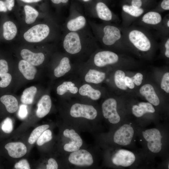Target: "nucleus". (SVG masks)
Wrapping results in <instances>:
<instances>
[{
    "mask_svg": "<svg viewBox=\"0 0 169 169\" xmlns=\"http://www.w3.org/2000/svg\"><path fill=\"white\" fill-rule=\"evenodd\" d=\"M18 68L26 79L31 80L34 79L37 72L34 66L23 59L19 62Z\"/></svg>",
    "mask_w": 169,
    "mask_h": 169,
    "instance_id": "nucleus-21",
    "label": "nucleus"
},
{
    "mask_svg": "<svg viewBox=\"0 0 169 169\" xmlns=\"http://www.w3.org/2000/svg\"><path fill=\"white\" fill-rule=\"evenodd\" d=\"M49 127L47 124L43 125L38 126L35 128L31 133L28 139V142L31 145L33 144L46 130Z\"/></svg>",
    "mask_w": 169,
    "mask_h": 169,
    "instance_id": "nucleus-30",
    "label": "nucleus"
},
{
    "mask_svg": "<svg viewBox=\"0 0 169 169\" xmlns=\"http://www.w3.org/2000/svg\"><path fill=\"white\" fill-rule=\"evenodd\" d=\"M140 93L152 105L157 106L159 104L160 100L151 85L147 84L143 85L140 90Z\"/></svg>",
    "mask_w": 169,
    "mask_h": 169,
    "instance_id": "nucleus-19",
    "label": "nucleus"
},
{
    "mask_svg": "<svg viewBox=\"0 0 169 169\" xmlns=\"http://www.w3.org/2000/svg\"><path fill=\"white\" fill-rule=\"evenodd\" d=\"M90 0H83V1L84 2H88Z\"/></svg>",
    "mask_w": 169,
    "mask_h": 169,
    "instance_id": "nucleus-50",
    "label": "nucleus"
},
{
    "mask_svg": "<svg viewBox=\"0 0 169 169\" xmlns=\"http://www.w3.org/2000/svg\"><path fill=\"white\" fill-rule=\"evenodd\" d=\"M65 32H78L89 28L88 20L80 12L75 10L70 11L65 23Z\"/></svg>",
    "mask_w": 169,
    "mask_h": 169,
    "instance_id": "nucleus-4",
    "label": "nucleus"
},
{
    "mask_svg": "<svg viewBox=\"0 0 169 169\" xmlns=\"http://www.w3.org/2000/svg\"><path fill=\"white\" fill-rule=\"evenodd\" d=\"M7 8L9 11L12 9L13 8L14 6V0H6L4 2Z\"/></svg>",
    "mask_w": 169,
    "mask_h": 169,
    "instance_id": "nucleus-46",
    "label": "nucleus"
},
{
    "mask_svg": "<svg viewBox=\"0 0 169 169\" xmlns=\"http://www.w3.org/2000/svg\"><path fill=\"white\" fill-rule=\"evenodd\" d=\"M136 156L134 153L129 150L120 149L113 156L112 161L117 166L127 167L131 165L135 161Z\"/></svg>",
    "mask_w": 169,
    "mask_h": 169,
    "instance_id": "nucleus-14",
    "label": "nucleus"
},
{
    "mask_svg": "<svg viewBox=\"0 0 169 169\" xmlns=\"http://www.w3.org/2000/svg\"><path fill=\"white\" fill-rule=\"evenodd\" d=\"M52 138V133L50 130H45L36 141L37 145L41 146L44 143L51 141Z\"/></svg>",
    "mask_w": 169,
    "mask_h": 169,
    "instance_id": "nucleus-35",
    "label": "nucleus"
},
{
    "mask_svg": "<svg viewBox=\"0 0 169 169\" xmlns=\"http://www.w3.org/2000/svg\"><path fill=\"white\" fill-rule=\"evenodd\" d=\"M3 36L5 39L11 40L16 36L17 33V28L16 25L13 22L8 21L3 24Z\"/></svg>",
    "mask_w": 169,
    "mask_h": 169,
    "instance_id": "nucleus-27",
    "label": "nucleus"
},
{
    "mask_svg": "<svg viewBox=\"0 0 169 169\" xmlns=\"http://www.w3.org/2000/svg\"><path fill=\"white\" fill-rule=\"evenodd\" d=\"M37 92V88L32 86L25 89L21 96V102L25 105L32 104Z\"/></svg>",
    "mask_w": 169,
    "mask_h": 169,
    "instance_id": "nucleus-28",
    "label": "nucleus"
},
{
    "mask_svg": "<svg viewBox=\"0 0 169 169\" xmlns=\"http://www.w3.org/2000/svg\"><path fill=\"white\" fill-rule=\"evenodd\" d=\"M8 67L7 62L4 59L0 60V74L7 73Z\"/></svg>",
    "mask_w": 169,
    "mask_h": 169,
    "instance_id": "nucleus-42",
    "label": "nucleus"
},
{
    "mask_svg": "<svg viewBox=\"0 0 169 169\" xmlns=\"http://www.w3.org/2000/svg\"><path fill=\"white\" fill-rule=\"evenodd\" d=\"M28 113L26 105L24 104L21 105L20 106L18 113L19 118L22 119H25L27 117Z\"/></svg>",
    "mask_w": 169,
    "mask_h": 169,
    "instance_id": "nucleus-40",
    "label": "nucleus"
},
{
    "mask_svg": "<svg viewBox=\"0 0 169 169\" xmlns=\"http://www.w3.org/2000/svg\"><path fill=\"white\" fill-rule=\"evenodd\" d=\"M63 135L64 136L70 138L71 140L69 143L64 145V149L65 151L73 152L79 149L82 145V140L74 130L66 129L64 131Z\"/></svg>",
    "mask_w": 169,
    "mask_h": 169,
    "instance_id": "nucleus-16",
    "label": "nucleus"
},
{
    "mask_svg": "<svg viewBox=\"0 0 169 169\" xmlns=\"http://www.w3.org/2000/svg\"><path fill=\"white\" fill-rule=\"evenodd\" d=\"M78 91L81 95L87 96L94 100H99L101 95V92L99 90L94 89L88 84L83 85L79 88Z\"/></svg>",
    "mask_w": 169,
    "mask_h": 169,
    "instance_id": "nucleus-26",
    "label": "nucleus"
},
{
    "mask_svg": "<svg viewBox=\"0 0 169 169\" xmlns=\"http://www.w3.org/2000/svg\"><path fill=\"white\" fill-rule=\"evenodd\" d=\"M143 77V75L141 74L138 73L131 78L134 84L139 86L140 85L142 82Z\"/></svg>",
    "mask_w": 169,
    "mask_h": 169,
    "instance_id": "nucleus-41",
    "label": "nucleus"
},
{
    "mask_svg": "<svg viewBox=\"0 0 169 169\" xmlns=\"http://www.w3.org/2000/svg\"><path fill=\"white\" fill-rule=\"evenodd\" d=\"M14 168L17 169H30L31 168L28 161L23 159L16 163L14 165Z\"/></svg>",
    "mask_w": 169,
    "mask_h": 169,
    "instance_id": "nucleus-38",
    "label": "nucleus"
},
{
    "mask_svg": "<svg viewBox=\"0 0 169 169\" xmlns=\"http://www.w3.org/2000/svg\"><path fill=\"white\" fill-rule=\"evenodd\" d=\"M71 69L70 59L66 55L61 59L59 64L54 69V74L56 77H61L68 72Z\"/></svg>",
    "mask_w": 169,
    "mask_h": 169,
    "instance_id": "nucleus-23",
    "label": "nucleus"
},
{
    "mask_svg": "<svg viewBox=\"0 0 169 169\" xmlns=\"http://www.w3.org/2000/svg\"><path fill=\"white\" fill-rule=\"evenodd\" d=\"M78 88L75 84L70 81H66L59 85L56 89L57 94L59 95H63L68 91L73 94H76L78 91Z\"/></svg>",
    "mask_w": 169,
    "mask_h": 169,
    "instance_id": "nucleus-29",
    "label": "nucleus"
},
{
    "mask_svg": "<svg viewBox=\"0 0 169 169\" xmlns=\"http://www.w3.org/2000/svg\"><path fill=\"white\" fill-rule=\"evenodd\" d=\"M143 138L147 142L149 150L154 153L159 152L161 150L162 136L159 130L156 128L148 129L142 132Z\"/></svg>",
    "mask_w": 169,
    "mask_h": 169,
    "instance_id": "nucleus-6",
    "label": "nucleus"
},
{
    "mask_svg": "<svg viewBox=\"0 0 169 169\" xmlns=\"http://www.w3.org/2000/svg\"><path fill=\"white\" fill-rule=\"evenodd\" d=\"M118 55L108 50H100L95 52L92 57V60L96 66L102 67L117 63L119 60Z\"/></svg>",
    "mask_w": 169,
    "mask_h": 169,
    "instance_id": "nucleus-10",
    "label": "nucleus"
},
{
    "mask_svg": "<svg viewBox=\"0 0 169 169\" xmlns=\"http://www.w3.org/2000/svg\"><path fill=\"white\" fill-rule=\"evenodd\" d=\"M50 29L46 24H38L33 26L24 34V39L28 42L35 43L40 42L49 35Z\"/></svg>",
    "mask_w": 169,
    "mask_h": 169,
    "instance_id": "nucleus-7",
    "label": "nucleus"
},
{
    "mask_svg": "<svg viewBox=\"0 0 169 169\" xmlns=\"http://www.w3.org/2000/svg\"><path fill=\"white\" fill-rule=\"evenodd\" d=\"M131 4L132 6L136 8H142L143 4V0H131Z\"/></svg>",
    "mask_w": 169,
    "mask_h": 169,
    "instance_id": "nucleus-44",
    "label": "nucleus"
},
{
    "mask_svg": "<svg viewBox=\"0 0 169 169\" xmlns=\"http://www.w3.org/2000/svg\"><path fill=\"white\" fill-rule=\"evenodd\" d=\"M53 3L58 4L61 3H67L69 0H51Z\"/></svg>",
    "mask_w": 169,
    "mask_h": 169,
    "instance_id": "nucleus-48",
    "label": "nucleus"
},
{
    "mask_svg": "<svg viewBox=\"0 0 169 169\" xmlns=\"http://www.w3.org/2000/svg\"><path fill=\"white\" fill-rule=\"evenodd\" d=\"M132 110L133 115L137 117H141L146 113H153L155 111L151 104L145 102H141L138 105H133Z\"/></svg>",
    "mask_w": 169,
    "mask_h": 169,
    "instance_id": "nucleus-22",
    "label": "nucleus"
},
{
    "mask_svg": "<svg viewBox=\"0 0 169 169\" xmlns=\"http://www.w3.org/2000/svg\"><path fill=\"white\" fill-rule=\"evenodd\" d=\"M134 134L133 127L129 124H125L121 126L115 132L113 140L118 145L127 146L131 143Z\"/></svg>",
    "mask_w": 169,
    "mask_h": 169,
    "instance_id": "nucleus-9",
    "label": "nucleus"
},
{
    "mask_svg": "<svg viewBox=\"0 0 169 169\" xmlns=\"http://www.w3.org/2000/svg\"><path fill=\"white\" fill-rule=\"evenodd\" d=\"M125 74L120 70L116 71L114 75V80L115 85L119 88L125 90L127 89L125 83Z\"/></svg>",
    "mask_w": 169,
    "mask_h": 169,
    "instance_id": "nucleus-32",
    "label": "nucleus"
},
{
    "mask_svg": "<svg viewBox=\"0 0 169 169\" xmlns=\"http://www.w3.org/2000/svg\"><path fill=\"white\" fill-rule=\"evenodd\" d=\"M105 74L94 69H90L84 76L85 81L89 83L98 84L105 79Z\"/></svg>",
    "mask_w": 169,
    "mask_h": 169,
    "instance_id": "nucleus-25",
    "label": "nucleus"
},
{
    "mask_svg": "<svg viewBox=\"0 0 169 169\" xmlns=\"http://www.w3.org/2000/svg\"><path fill=\"white\" fill-rule=\"evenodd\" d=\"M162 18L160 13L152 10L144 13L136 21V24L141 27L158 30Z\"/></svg>",
    "mask_w": 169,
    "mask_h": 169,
    "instance_id": "nucleus-5",
    "label": "nucleus"
},
{
    "mask_svg": "<svg viewBox=\"0 0 169 169\" xmlns=\"http://www.w3.org/2000/svg\"><path fill=\"white\" fill-rule=\"evenodd\" d=\"M169 10V0H163L159 7L152 10L160 13Z\"/></svg>",
    "mask_w": 169,
    "mask_h": 169,
    "instance_id": "nucleus-39",
    "label": "nucleus"
},
{
    "mask_svg": "<svg viewBox=\"0 0 169 169\" xmlns=\"http://www.w3.org/2000/svg\"><path fill=\"white\" fill-rule=\"evenodd\" d=\"M48 164L46 165L47 169H57L58 166L56 160L53 158H50L48 161Z\"/></svg>",
    "mask_w": 169,
    "mask_h": 169,
    "instance_id": "nucleus-43",
    "label": "nucleus"
},
{
    "mask_svg": "<svg viewBox=\"0 0 169 169\" xmlns=\"http://www.w3.org/2000/svg\"><path fill=\"white\" fill-rule=\"evenodd\" d=\"M24 2L27 3H32L37 2L40 1L41 0H21Z\"/></svg>",
    "mask_w": 169,
    "mask_h": 169,
    "instance_id": "nucleus-49",
    "label": "nucleus"
},
{
    "mask_svg": "<svg viewBox=\"0 0 169 169\" xmlns=\"http://www.w3.org/2000/svg\"><path fill=\"white\" fill-rule=\"evenodd\" d=\"M7 8L4 2L0 0V12H6Z\"/></svg>",
    "mask_w": 169,
    "mask_h": 169,
    "instance_id": "nucleus-47",
    "label": "nucleus"
},
{
    "mask_svg": "<svg viewBox=\"0 0 169 169\" xmlns=\"http://www.w3.org/2000/svg\"><path fill=\"white\" fill-rule=\"evenodd\" d=\"M125 83L126 86L130 89L134 88L135 84L131 79L128 76H125Z\"/></svg>",
    "mask_w": 169,
    "mask_h": 169,
    "instance_id": "nucleus-45",
    "label": "nucleus"
},
{
    "mask_svg": "<svg viewBox=\"0 0 169 169\" xmlns=\"http://www.w3.org/2000/svg\"><path fill=\"white\" fill-rule=\"evenodd\" d=\"M161 37L169 36V14L166 15L163 18L160 27L158 30Z\"/></svg>",
    "mask_w": 169,
    "mask_h": 169,
    "instance_id": "nucleus-33",
    "label": "nucleus"
},
{
    "mask_svg": "<svg viewBox=\"0 0 169 169\" xmlns=\"http://www.w3.org/2000/svg\"><path fill=\"white\" fill-rule=\"evenodd\" d=\"M88 22L96 40L103 45L113 47L125 44L121 27L111 22L98 23L89 20Z\"/></svg>",
    "mask_w": 169,
    "mask_h": 169,
    "instance_id": "nucleus-2",
    "label": "nucleus"
},
{
    "mask_svg": "<svg viewBox=\"0 0 169 169\" xmlns=\"http://www.w3.org/2000/svg\"><path fill=\"white\" fill-rule=\"evenodd\" d=\"M69 160L71 163L79 166H90L93 163L91 154L83 149L73 152L69 156Z\"/></svg>",
    "mask_w": 169,
    "mask_h": 169,
    "instance_id": "nucleus-15",
    "label": "nucleus"
},
{
    "mask_svg": "<svg viewBox=\"0 0 169 169\" xmlns=\"http://www.w3.org/2000/svg\"><path fill=\"white\" fill-rule=\"evenodd\" d=\"M26 23L28 24L33 23L38 16V12L32 7L28 5L24 7Z\"/></svg>",
    "mask_w": 169,
    "mask_h": 169,
    "instance_id": "nucleus-31",
    "label": "nucleus"
},
{
    "mask_svg": "<svg viewBox=\"0 0 169 169\" xmlns=\"http://www.w3.org/2000/svg\"><path fill=\"white\" fill-rule=\"evenodd\" d=\"M161 88L167 93H169V73H166L163 75L161 84Z\"/></svg>",
    "mask_w": 169,
    "mask_h": 169,
    "instance_id": "nucleus-37",
    "label": "nucleus"
},
{
    "mask_svg": "<svg viewBox=\"0 0 169 169\" xmlns=\"http://www.w3.org/2000/svg\"><path fill=\"white\" fill-rule=\"evenodd\" d=\"M121 28L125 44L131 45L141 52L151 51L155 39L147 29L132 25L121 26Z\"/></svg>",
    "mask_w": 169,
    "mask_h": 169,
    "instance_id": "nucleus-3",
    "label": "nucleus"
},
{
    "mask_svg": "<svg viewBox=\"0 0 169 169\" xmlns=\"http://www.w3.org/2000/svg\"><path fill=\"white\" fill-rule=\"evenodd\" d=\"M145 12L143 8H136L129 4L123 5L121 13L122 27H126L131 25Z\"/></svg>",
    "mask_w": 169,
    "mask_h": 169,
    "instance_id": "nucleus-8",
    "label": "nucleus"
},
{
    "mask_svg": "<svg viewBox=\"0 0 169 169\" xmlns=\"http://www.w3.org/2000/svg\"><path fill=\"white\" fill-rule=\"evenodd\" d=\"M90 27L78 32H66L63 46L67 54L73 56L90 53L97 45V41Z\"/></svg>",
    "mask_w": 169,
    "mask_h": 169,
    "instance_id": "nucleus-1",
    "label": "nucleus"
},
{
    "mask_svg": "<svg viewBox=\"0 0 169 169\" xmlns=\"http://www.w3.org/2000/svg\"><path fill=\"white\" fill-rule=\"evenodd\" d=\"M1 80L0 81V87L5 88L8 86L10 84L12 80L11 75L8 73L0 74Z\"/></svg>",
    "mask_w": 169,
    "mask_h": 169,
    "instance_id": "nucleus-36",
    "label": "nucleus"
},
{
    "mask_svg": "<svg viewBox=\"0 0 169 169\" xmlns=\"http://www.w3.org/2000/svg\"><path fill=\"white\" fill-rule=\"evenodd\" d=\"M70 114L73 117H83L92 120L96 117L97 112L92 105L77 103L71 107Z\"/></svg>",
    "mask_w": 169,
    "mask_h": 169,
    "instance_id": "nucleus-12",
    "label": "nucleus"
},
{
    "mask_svg": "<svg viewBox=\"0 0 169 169\" xmlns=\"http://www.w3.org/2000/svg\"><path fill=\"white\" fill-rule=\"evenodd\" d=\"M20 54L23 60L34 66L42 64L45 59L44 55L43 53H34L27 49H22Z\"/></svg>",
    "mask_w": 169,
    "mask_h": 169,
    "instance_id": "nucleus-18",
    "label": "nucleus"
},
{
    "mask_svg": "<svg viewBox=\"0 0 169 169\" xmlns=\"http://www.w3.org/2000/svg\"><path fill=\"white\" fill-rule=\"evenodd\" d=\"M8 155L13 158H19L24 156L27 152V148L22 142H10L4 146Z\"/></svg>",
    "mask_w": 169,
    "mask_h": 169,
    "instance_id": "nucleus-17",
    "label": "nucleus"
},
{
    "mask_svg": "<svg viewBox=\"0 0 169 169\" xmlns=\"http://www.w3.org/2000/svg\"><path fill=\"white\" fill-rule=\"evenodd\" d=\"M52 106L50 97L45 95L42 96L39 101L36 115L39 118H42L47 115L49 112Z\"/></svg>",
    "mask_w": 169,
    "mask_h": 169,
    "instance_id": "nucleus-20",
    "label": "nucleus"
},
{
    "mask_svg": "<svg viewBox=\"0 0 169 169\" xmlns=\"http://www.w3.org/2000/svg\"><path fill=\"white\" fill-rule=\"evenodd\" d=\"M0 129L4 133H11L13 130V124L12 120L9 117L4 119L0 124Z\"/></svg>",
    "mask_w": 169,
    "mask_h": 169,
    "instance_id": "nucleus-34",
    "label": "nucleus"
},
{
    "mask_svg": "<svg viewBox=\"0 0 169 169\" xmlns=\"http://www.w3.org/2000/svg\"><path fill=\"white\" fill-rule=\"evenodd\" d=\"M90 14L104 22H117L119 20L118 16L105 3L100 1L96 3L94 10Z\"/></svg>",
    "mask_w": 169,
    "mask_h": 169,
    "instance_id": "nucleus-11",
    "label": "nucleus"
},
{
    "mask_svg": "<svg viewBox=\"0 0 169 169\" xmlns=\"http://www.w3.org/2000/svg\"><path fill=\"white\" fill-rule=\"evenodd\" d=\"M1 102L4 105L7 111L10 113L15 112L18 108L16 98L11 95H4L0 98Z\"/></svg>",
    "mask_w": 169,
    "mask_h": 169,
    "instance_id": "nucleus-24",
    "label": "nucleus"
},
{
    "mask_svg": "<svg viewBox=\"0 0 169 169\" xmlns=\"http://www.w3.org/2000/svg\"><path fill=\"white\" fill-rule=\"evenodd\" d=\"M117 106L116 100L113 98L105 100L102 105L103 116L113 124L118 123L120 120V117L117 111Z\"/></svg>",
    "mask_w": 169,
    "mask_h": 169,
    "instance_id": "nucleus-13",
    "label": "nucleus"
}]
</instances>
